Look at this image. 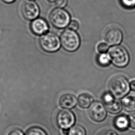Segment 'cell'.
Instances as JSON below:
<instances>
[{"label":"cell","instance_id":"obj_13","mask_svg":"<svg viewBox=\"0 0 135 135\" xmlns=\"http://www.w3.org/2000/svg\"><path fill=\"white\" fill-rule=\"evenodd\" d=\"M77 99L73 95L66 94L60 97L59 103L62 108L66 109H71L77 104Z\"/></svg>","mask_w":135,"mask_h":135},{"label":"cell","instance_id":"obj_18","mask_svg":"<svg viewBox=\"0 0 135 135\" xmlns=\"http://www.w3.org/2000/svg\"><path fill=\"white\" fill-rule=\"evenodd\" d=\"M97 61L99 65L102 66H108L110 63L111 59L109 55L108 54L103 53L100 54V55H99L97 58Z\"/></svg>","mask_w":135,"mask_h":135},{"label":"cell","instance_id":"obj_10","mask_svg":"<svg viewBox=\"0 0 135 135\" xmlns=\"http://www.w3.org/2000/svg\"><path fill=\"white\" fill-rule=\"evenodd\" d=\"M104 38L108 45H117L122 42L123 34L121 30L118 28L112 27L107 30Z\"/></svg>","mask_w":135,"mask_h":135},{"label":"cell","instance_id":"obj_27","mask_svg":"<svg viewBox=\"0 0 135 135\" xmlns=\"http://www.w3.org/2000/svg\"><path fill=\"white\" fill-rule=\"evenodd\" d=\"M70 129H62V133L65 135H68L69 133Z\"/></svg>","mask_w":135,"mask_h":135},{"label":"cell","instance_id":"obj_24","mask_svg":"<svg viewBox=\"0 0 135 135\" xmlns=\"http://www.w3.org/2000/svg\"><path fill=\"white\" fill-rule=\"evenodd\" d=\"M69 27L70 29L73 30V31H76L79 29V23L76 20H72L71 23H70Z\"/></svg>","mask_w":135,"mask_h":135},{"label":"cell","instance_id":"obj_4","mask_svg":"<svg viewBox=\"0 0 135 135\" xmlns=\"http://www.w3.org/2000/svg\"><path fill=\"white\" fill-rule=\"evenodd\" d=\"M70 15L68 11L60 8L53 10L49 15V20L55 27L62 29L69 24Z\"/></svg>","mask_w":135,"mask_h":135},{"label":"cell","instance_id":"obj_22","mask_svg":"<svg viewBox=\"0 0 135 135\" xmlns=\"http://www.w3.org/2000/svg\"><path fill=\"white\" fill-rule=\"evenodd\" d=\"M97 135H119L117 132L112 130H103L99 132Z\"/></svg>","mask_w":135,"mask_h":135},{"label":"cell","instance_id":"obj_2","mask_svg":"<svg viewBox=\"0 0 135 135\" xmlns=\"http://www.w3.org/2000/svg\"><path fill=\"white\" fill-rule=\"evenodd\" d=\"M109 55L113 64L118 68H125L130 62V55L128 51L121 46L111 47L109 51Z\"/></svg>","mask_w":135,"mask_h":135},{"label":"cell","instance_id":"obj_15","mask_svg":"<svg viewBox=\"0 0 135 135\" xmlns=\"http://www.w3.org/2000/svg\"><path fill=\"white\" fill-rule=\"evenodd\" d=\"M93 97L87 93L81 94L78 98V103L81 108H86L91 105L93 102Z\"/></svg>","mask_w":135,"mask_h":135},{"label":"cell","instance_id":"obj_1","mask_svg":"<svg viewBox=\"0 0 135 135\" xmlns=\"http://www.w3.org/2000/svg\"><path fill=\"white\" fill-rule=\"evenodd\" d=\"M109 89L111 94L115 98H122L129 93L130 84L128 79L124 76L117 75L110 81Z\"/></svg>","mask_w":135,"mask_h":135},{"label":"cell","instance_id":"obj_3","mask_svg":"<svg viewBox=\"0 0 135 135\" xmlns=\"http://www.w3.org/2000/svg\"><path fill=\"white\" fill-rule=\"evenodd\" d=\"M60 41L62 47L69 52L77 50L80 44V39L78 33L69 29L66 30L62 32Z\"/></svg>","mask_w":135,"mask_h":135},{"label":"cell","instance_id":"obj_23","mask_svg":"<svg viewBox=\"0 0 135 135\" xmlns=\"http://www.w3.org/2000/svg\"><path fill=\"white\" fill-rule=\"evenodd\" d=\"M68 0H56L55 1V5L59 8L64 7L68 3Z\"/></svg>","mask_w":135,"mask_h":135},{"label":"cell","instance_id":"obj_19","mask_svg":"<svg viewBox=\"0 0 135 135\" xmlns=\"http://www.w3.org/2000/svg\"><path fill=\"white\" fill-rule=\"evenodd\" d=\"M121 4L127 9H134L135 8V0H120Z\"/></svg>","mask_w":135,"mask_h":135},{"label":"cell","instance_id":"obj_26","mask_svg":"<svg viewBox=\"0 0 135 135\" xmlns=\"http://www.w3.org/2000/svg\"><path fill=\"white\" fill-rule=\"evenodd\" d=\"M130 88L132 91H135V80H133L130 82Z\"/></svg>","mask_w":135,"mask_h":135},{"label":"cell","instance_id":"obj_14","mask_svg":"<svg viewBox=\"0 0 135 135\" xmlns=\"http://www.w3.org/2000/svg\"><path fill=\"white\" fill-rule=\"evenodd\" d=\"M122 106L126 111L128 113L135 112V97L129 96L124 99Z\"/></svg>","mask_w":135,"mask_h":135},{"label":"cell","instance_id":"obj_6","mask_svg":"<svg viewBox=\"0 0 135 135\" xmlns=\"http://www.w3.org/2000/svg\"><path fill=\"white\" fill-rule=\"evenodd\" d=\"M75 121L74 114L69 110H62L57 115V124L62 129H70L74 126Z\"/></svg>","mask_w":135,"mask_h":135},{"label":"cell","instance_id":"obj_12","mask_svg":"<svg viewBox=\"0 0 135 135\" xmlns=\"http://www.w3.org/2000/svg\"><path fill=\"white\" fill-rule=\"evenodd\" d=\"M113 126L119 132H126L130 128L128 115L122 114L115 117L113 120Z\"/></svg>","mask_w":135,"mask_h":135},{"label":"cell","instance_id":"obj_28","mask_svg":"<svg viewBox=\"0 0 135 135\" xmlns=\"http://www.w3.org/2000/svg\"><path fill=\"white\" fill-rule=\"evenodd\" d=\"M2 2L6 3H12L15 2L16 0H2Z\"/></svg>","mask_w":135,"mask_h":135},{"label":"cell","instance_id":"obj_8","mask_svg":"<svg viewBox=\"0 0 135 135\" xmlns=\"http://www.w3.org/2000/svg\"><path fill=\"white\" fill-rule=\"evenodd\" d=\"M102 100L106 109L110 113L115 114L122 111L123 106L120 101L114 98L111 93H105L103 96Z\"/></svg>","mask_w":135,"mask_h":135},{"label":"cell","instance_id":"obj_21","mask_svg":"<svg viewBox=\"0 0 135 135\" xmlns=\"http://www.w3.org/2000/svg\"><path fill=\"white\" fill-rule=\"evenodd\" d=\"M129 121L130 128L132 130H135V113H131L128 115Z\"/></svg>","mask_w":135,"mask_h":135},{"label":"cell","instance_id":"obj_11","mask_svg":"<svg viewBox=\"0 0 135 135\" xmlns=\"http://www.w3.org/2000/svg\"><path fill=\"white\" fill-rule=\"evenodd\" d=\"M31 28L33 33L37 35H42L49 30V26L45 20L42 18L35 20L31 23Z\"/></svg>","mask_w":135,"mask_h":135},{"label":"cell","instance_id":"obj_7","mask_svg":"<svg viewBox=\"0 0 135 135\" xmlns=\"http://www.w3.org/2000/svg\"><path fill=\"white\" fill-rule=\"evenodd\" d=\"M90 117L96 122H101L106 119L107 113L103 105L100 102H95L91 105L89 110Z\"/></svg>","mask_w":135,"mask_h":135},{"label":"cell","instance_id":"obj_9","mask_svg":"<svg viewBox=\"0 0 135 135\" xmlns=\"http://www.w3.org/2000/svg\"><path fill=\"white\" fill-rule=\"evenodd\" d=\"M22 15L26 20H33L39 14L38 6L35 2L28 1L24 2L21 8Z\"/></svg>","mask_w":135,"mask_h":135},{"label":"cell","instance_id":"obj_16","mask_svg":"<svg viewBox=\"0 0 135 135\" xmlns=\"http://www.w3.org/2000/svg\"><path fill=\"white\" fill-rule=\"evenodd\" d=\"M86 130L83 126L77 124L70 129L68 135H86Z\"/></svg>","mask_w":135,"mask_h":135},{"label":"cell","instance_id":"obj_5","mask_svg":"<svg viewBox=\"0 0 135 135\" xmlns=\"http://www.w3.org/2000/svg\"><path fill=\"white\" fill-rule=\"evenodd\" d=\"M39 43L43 50L50 53L58 50L60 47V40L58 36L52 32L42 36L40 39Z\"/></svg>","mask_w":135,"mask_h":135},{"label":"cell","instance_id":"obj_25","mask_svg":"<svg viewBox=\"0 0 135 135\" xmlns=\"http://www.w3.org/2000/svg\"><path fill=\"white\" fill-rule=\"evenodd\" d=\"M7 135H24L21 130L18 129H13L8 132Z\"/></svg>","mask_w":135,"mask_h":135},{"label":"cell","instance_id":"obj_17","mask_svg":"<svg viewBox=\"0 0 135 135\" xmlns=\"http://www.w3.org/2000/svg\"><path fill=\"white\" fill-rule=\"evenodd\" d=\"M25 135H48L43 128L39 126H33L29 128Z\"/></svg>","mask_w":135,"mask_h":135},{"label":"cell","instance_id":"obj_29","mask_svg":"<svg viewBox=\"0 0 135 135\" xmlns=\"http://www.w3.org/2000/svg\"><path fill=\"white\" fill-rule=\"evenodd\" d=\"M30 1H34V0H30Z\"/></svg>","mask_w":135,"mask_h":135},{"label":"cell","instance_id":"obj_20","mask_svg":"<svg viewBox=\"0 0 135 135\" xmlns=\"http://www.w3.org/2000/svg\"><path fill=\"white\" fill-rule=\"evenodd\" d=\"M108 49V46L105 42H101L97 46V50L100 54L106 53Z\"/></svg>","mask_w":135,"mask_h":135}]
</instances>
